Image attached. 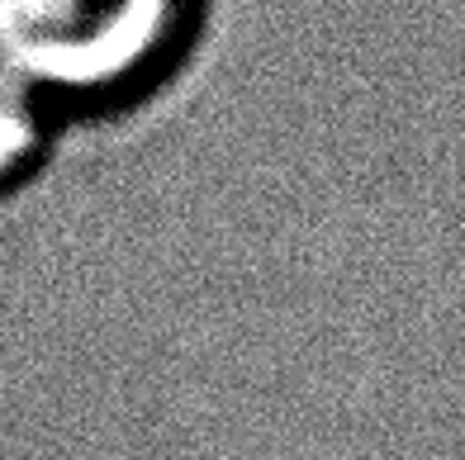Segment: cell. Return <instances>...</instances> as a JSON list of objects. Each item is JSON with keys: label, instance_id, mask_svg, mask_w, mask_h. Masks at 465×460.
I'll return each mask as SVG.
<instances>
[{"label": "cell", "instance_id": "cell-1", "mask_svg": "<svg viewBox=\"0 0 465 460\" xmlns=\"http://www.w3.org/2000/svg\"><path fill=\"white\" fill-rule=\"evenodd\" d=\"M204 0H0V62L57 114H104L172 81Z\"/></svg>", "mask_w": 465, "mask_h": 460}, {"label": "cell", "instance_id": "cell-2", "mask_svg": "<svg viewBox=\"0 0 465 460\" xmlns=\"http://www.w3.org/2000/svg\"><path fill=\"white\" fill-rule=\"evenodd\" d=\"M62 114L38 95L25 76H15L5 62H0V195L15 191L25 181L38 157L48 152L53 142V123Z\"/></svg>", "mask_w": 465, "mask_h": 460}]
</instances>
